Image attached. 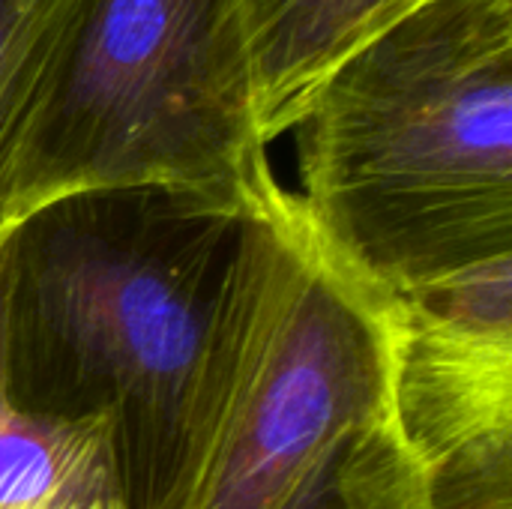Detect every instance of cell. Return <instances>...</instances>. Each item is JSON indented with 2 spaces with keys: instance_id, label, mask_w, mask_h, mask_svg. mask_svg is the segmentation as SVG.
I'll return each mask as SVG.
<instances>
[{
  "instance_id": "1",
  "label": "cell",
  "mask_w": 512,
  "mask_h": 509,
  "mask_svg": "<svg viewBox=\"0 0 512 509\" xmlns=\"http://www.w3.org/2000/svg\"><path fill=\"white\" fill-rule=\"evenodd\" d=\"M261 210L123 186L0 231V387L27 414L105 423L129 509L195 504Z\"/></svg>"
},
{
  "instance_id": "2",
  "label": "cell",
  "mask_w": 512,
  "mask_h": 509,
  "mask_svg": "<svg viewBox=\"0 0 512 509\" xmlns=\"http://www.w3.org/2000/svg\"><path fill=\"white\" fill-rule=\"evenodd\" d=\"M294 132L309 228L384 297L512 258V0H426L339 60Z\"/></svg>"
},
{
  "instance_id": "3",
  "label": "cell",
  "mask_w": 512,
  "mask_h": 509,
  "mask_svg": "<svg viewBox=\"0 0 512 509\" xmlns=\"http://www.w3.org/2000/svg\"><path fill=\"white\" fill-rule=\"evenodd\" d=\"M123 186L246 207L288 195L258 126L243 0H75L21 144L15 219Z\"/></svg>"
},
{
  "instance_id": "4",
  "label": "cell",
  "mask_w": 512,
  "mask_h": 509,
  "mask_svg": "<svg viewBox=\"0 0 512 509\" xmlns=\"http://www.w3.org/2000/svg\"><path fill=\"white\" fill-rule=\"evenodd\" d=\"M393 420L390 300L339 264L297 195L249 225L246 285L192 509H294Z\"/></svg>"
},
{
  "instance_id": "5",
  "label": "cell",
  "mask_w": 512,
  "mask_h": 509,
  "mask_svg": "<svg viewBox=\"0 0 512 509\" xmlns=\"http://www.w3.org/2000/svg\"><path fill=\"white\" fill-rule=\"evenodd\" d=\"M387 300L393 426L429 509H512V258Z\"/></svg>"
},
{
  "instance_id": "6",
  "label": "cell",
  "mask_w": 512,
  "mask_h": 509,
  "mask_svg": "<svg viewBox=\"0 0 512 509\" xmlns=\"http://www.w3.org/2000/svg\"><path fill=\"white\" fill-rule=\"evenodd\" d=\"M426 0H243L264 141L291 132L318 81Z\"/></svg>"
},
{
  "instance_id": "7",
  "label": "cell",
  "mask_w": 512,
  "mask_h": 509,
  "mask_svg": "<svg viewBox=\"0 0 512 509\" xmlns=\"http://www.w3.org/2000/svg\"><path fill=\"white\" fill-rule=\"evenodd\" d=\"M0 509H129L111 429L27 414L0 387Z\"/></svg>"
},
{
  "instance_id": "8",
  "label": "cell",
  "mask_w": 512,
  "mask_h": 509,
  "mask_svg": "<svg viewBox=\"0 0 512 509\" xmlns=\"http://www.w3.org/2000/svg\"><path fill=\"white\" fill-rule=\"evenodd\" d=\"M75 0H0V231L15 219V174L42 75Z\"/></svg>"
},
{
  "instance_id": "9",
  "label": "cell",
  "mask_w": 512,
  "mask_h": 509,
  "mask_svg": "<svg viewBox=\"0 0 512 509\" xmlns=\"http://www.w3.org/2000/svg\"><path fill=\"white\" fill-rule=\"evenodd\" d=\"M294 509H429L423 477L393 420L351 441Z\"/></svg>"
}]
</instances>
